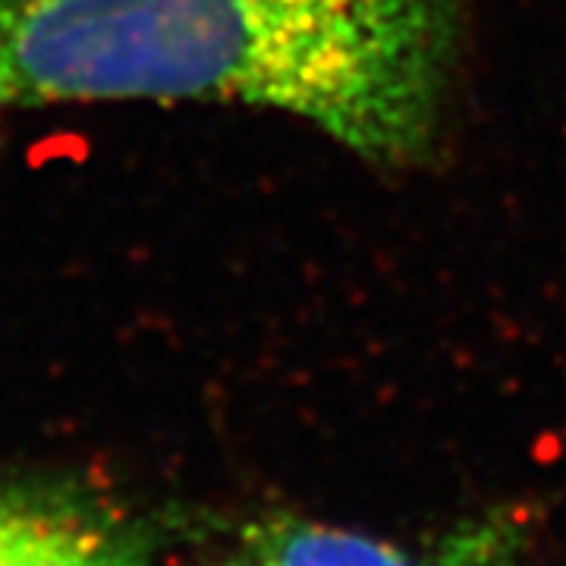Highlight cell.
Masks as SVG:
<instances>
[{
	"mask_svg": "<svg viewBox=\"0 0 566 566\" xmlns=\"http://www.w3.org/2000/svg\"><path fill=\"white\" fill-rule=\"evenodd\" d=\"M463 0H0V114L271 107L403 167L438 139Z\"/></svg>",
	"mask_w": 566,
	"mask_h": 566,
	"instance_id": "6da1fadb",
	"label": "cell"
},
{
	"mask_svg": "<svg viewBox=\"0 0 566 566\" xmlns=\"http://www.w3.org/2000/svg\"><path fill=\"white\" fill-rule=\"evenodd\" d=\"M249 547L259 566H523V526L491 513L431 545L406 547L277 513L249 526Z\"/></svg>",
	"mask_w": 566,
	"mask_h": 566,
	"instance_id": "7a4b0ae2",
	"label": "cell"
},
{
	"mask_svg": "<svg viewBox=\"0 0 566 566\" xmlns=\"http://www.w3.org/2000/svg\"><path fill=\"white\" fill-rule=\"evenodd\" d=\"M0 566H107V545L80 513L0 491Z\"/></svg>",
	"mask_w": 566,
	"mask_h": 566,
	"instance_id": "3957f363",
	"label": "cell"
}]
</instances>
